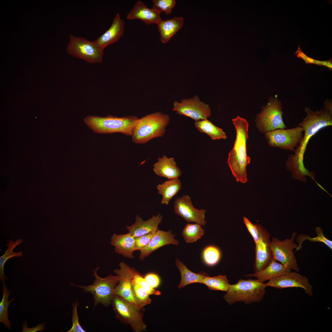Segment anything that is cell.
<instances>
[{
  "mask_svg": "<svg viewBox=\"0 0 332 332\" xmlns=\"http://www.w3.org/2000/svg\"><path fill=\"white\" fill-rule=\"evenodd\" d=\"M306 117L298 126L304 130L303 137L299 145L290 155L286 164L287 169L292 173L300 175L307 171L303 163V157L310 139L322 129L332 125V113L324 109L314 112L307 107L305 108Z\"/></svg>",
  "mask_w": 332,
  "mask_h": 332,
  "instance_id": "cell-1",
  "label": "cell"
},
{
  "mask_svg": "<svg viewBox=\"0 0 332 332\" xmlns=\"http://www.w3.org/2000/svg\"><path fill=\"white\" fill-rule=\"evenodd\" d=\"M232 121L235 128L236 137L233 148L228 154L227 162L236 181L245 183L247 181L246 167L251 162L246 147L248 123L239 116Z\"/></svg>",
  "mask_w": 332,
  "mask_h": 332,
  "instance_id": "cell-2",
  "label": "cell"
},
{
  "mask_svg": "<svg viewBox=\"0 0 332 332\" xmlns=\"http://www.w3.org/2000/svg\"><path fill=\"white\" fill-rule=\"evenodd\" d=\"M169 122L168 115L160 112L139 118L131 136L132 142L143 144L153 138L162 137Z\"/></svg>",
  "mask_w": 332,
  "mask_h": 332,
  "instance_id": "cell-3",
  "label": "cell"
},
{
  "mask_svg": "<svg viewBox=\"0 0 332 332\" xmlns=\"http://www.w3.org/2000/svg\"><path fill=\"white\" fill-rule=\"evenodd\" d=\"M139 118L134 116L119 117L108 115L102 117L89 116L84 121L94 132L99 134L120 132L131 136L134 127Z\"/></svg>",
  "mask_w": 332,
  "mask_h": 332,
  "instance_id": "cell-4",
  "label": "cell"
},
{
  "mask_svg": "<svg viewBox=\"0 0 332 332\" xmlns=\"http://www.w3.org/2000/svg\"><path fill=\"white\" fill-rule=\"evenodd\" d=\"M266 288L264 283L257 279H241L237 283L230 285L223 298L231 305L238 302L246 304L259 302L265 294Z\"/></svg>",
  "mask_w": 332,
  "mask_h": 332,
  "instance_id": "cell-5",
  "label": "cell"
},
{
  "mask_svg": "<svg viewBox=\"0 0 332 332\" xmlns=\"http://www.w3.org/2000/svg\"><path fill=\"white\" fill-rule=\"evenodd\" d=\"M99 268L98 267L93 271L95 280L92 284L81 286L70 283L71 286L79 287L83 289L84 292L91 294L93 296L94 307L99 304L107 307L111 304L114 295V289L118 283L119 277L116 275H109L102 278L97 274Z\"/></svg>",
  "mask_w": 332,
  "mask_h": 332,
  "instance_id": "cell-6",
  "label": "cell"
},
{
  "mask_svg": "<svg viewBox=\"0 0 332 332\" xmlns=\"http://www.w3.org/2000/svg\"><path fill=\"white\" fill-rule=\"evenodd\" d=\"M282 105L277 97H270L268 103L258 113L256 119V126L262 133L279 129H286L283 120Z\"/></svg>",
  "mask_w": 332,
  "mask_h": 332,
  "instance_id": "cell-7",
  "label": "cell"
},
{
  "mask_svg": "<svg viewBox=\"0 0 332 332\" xmlns=\"http://www.w3.org/2000/svg\"><path fill=\"white\" fill-rule=\"evenodd\" d=\"M66 50L72 56L92 63L101 62L104 55V49L95 41H90L71 34Z\"/></svg>",
  "mask_w": 332,
  "mask_h": 332,
  "instance_id": "cell-8",
  "label": "cell"
},
{
  "mask_svg": "<svg viewBox=\"0 0 332 332\" xmlns=\"http://www.w3.org/2000/svg\"><path fill=\"white\" fill-rule=\"evenodd\" d=\"M111 304L116 316L121 322L129 324L135 332L146 330L140 311L141 308L116 295L113 296Z\"/></svg>",
  "mask_w": 332,
  "mask_h": 332,
  "instance_id": "cell-9",
  "label": "cell"
},
{
  "mask_svg": "<svg viewBox=\"0 0 332 332\" xmlns=\"http://www.w3.org/2000/svg\"><path fill=\"white\" fill-rule=\"evenodd\" d=\"M297 234L296 232H294L290 238L282 240L274 237L271 240L270 247L273 259L279 261L288 269L298 272L300 269L293 252V250L298 247L294 242Z\"/></svg>",
  "mask_w": 332,
  "mask_h": 332,
  "instance_id": "cell-10",
  "label": "cell"
},
{
  "mask_svg": "<svg viewBox=\"0 0 332 332\" xmlns=\"http://www.w3.org/2000/svg\"><path fill=\"white\" fill-rule=\"evenodd\" d=\"M304 130L298 126L290 129H279L264 133L268 145L283 149L294 151L303 136Z\"/></svg>",
  "mask_w": 332,
  "mask_h": 332,
  "instance_id": "cell-11",
  "label": "cell"
},
{
  "mask_svg": "<svg viewBox=\"0 0 332 332\" xmlns=\"http://www.w3.org/2000/svg\"><path fill=\"white\" fill-rule=\"evenodd\" d=\"M173 110L179 115L189 117L196 121L207 119L211 114L209 105L200 101L197 95L189 99H182L180 102L175 101Z\"/></svg>",
  "mask_w": 332,
  "mask_h": 332,
  "instance_id": "cell-12",
  "label": "cell"
},
{
  "mask_svg": "<svg viewBox=\"0 0 332 332\" xmlns=\"http://www.w3.org/2000/svg\"><path fill=\"white\" fill-rule=\"evenodd\" d=\"M265 287H272L277 289L288 288H300L310 296L313 295V287L309 279L296 271H291L278 276L264 283Z\"/></svg>",
  "mask_w": 332,
  "mask_h": 332,
  "instance_id": "cell-13",
  "label": "cell"
},
{
  "mask_svg": "<svg viewBox=\"0 0 332 332\" xmlns=\"http://www.w3.org/2000/svg\"><path fill=\"white\" fill-rule=\"evenodd\" d=\"M259 240L255 244V258L254 265L255 272L260 271L266 267L273 259L270 247V235L266 229L256 224Z\"/></svg>",
  "mask_w": 332,
  "mask_h": 332,
  "instance_id": "cell-14",
  "label": "cell"
},
{
  "mask_svg": "<svg viewBox=\"0 0 332 332\" xmlns=\"http://www.w3.org/2000/svg\"><path fill=\"white\" fill-rule=\"evenodd\" d=\"M174 203V212L186 221L196 222L203 226L206 223L205 220L206 210L195 208L188 195H184L176 199Z\"/></svg>",
  "mask_w": 332,
  "mask_h": 332,
  "instance_id": "cell-15",
  "label": "cell"
},
{
  "mask_svg": "<svg viewBox=\"0 0 332 332\" xmlns=\"http://www.w3.org/2000/svg\"><path fill=\"white\" fill-rule=\"evenodd\" d=\"M119 269H115L114 271L119 277L118 283L114 289V295L138 306L133 297L132 288L131 281L134 269L123 262L119 263Z\"/></svg>",
  "mask_w": 332,
  "mask_h": 332,
  "instance_id": "cell-16",
  "label": "cell"
},
{
  "mask_svg": "<svg viewBox=\"0 0 332 332\" xmlns=\"http://www.w3.org/2000/svg\"><path fill=\"white\" fill-rule=\"evenodd\" d=\"M175 237V235L171 230L166 231L158 229L148 244L140 251V259L143 260L153 251L164 246L170 244L178 245L179 242L174 238Z\"/></svg>",
  "mask_w": 332,
  "mask_h": 332,
  "instance_id": "cell-17",
  "label": "cell"
},
{
  "mask_svg": "<svg viewBox=\"0 0 332 332\" xmlns=\"http://www.w3.org/2000/svg\"><path fill=\"white\" fill-rule=\"evenodd\" d=\"M162 218V216L159 214L155 216L153 215L148 219L144 221L137 215L135 223L130 226H127L126 228L128 232L134 237L156 232L158 229V226Z\"/></svg>",
  "mask_w": 332,
  "mask_h": 332,
  "instance_id": "cell-18",
  "label": "cell"
},
{
  "mask_svg": "<svg viewBox=\"0 0 332 332\" xmlns=\"http://www.w3.org/2000/svg\"><path fill=\"white\" fill-rule=\"evenodd\" d=\"M161 12L153 8H148L140 1L136 2L133 8L128 14L127 18L128 20L139 19L147 25L157 24L161 19Z\"/></svg>",
  "mask_w": 332,
  "mask_h": 332,
  "instance_id": "cell-19",
  "label": "cell"
},
{
  "mask_svg": "<svg viewBox=\"0 0 332 332\" xmlns=\"http://www.w3.org/2000/svg\"><path fill=\"white\" fill-rule=\"evenodd\" d=\"M124 22L117 13L110 28L95 40L104 49L105 47L118 40L122 36L124 29Z\"/></svg>",
  "mask_w": 332,
  "mask_h": 332,
  "instance_id": "cell-20",
  "label": "cell"
},
{
  "mask_svg": "<svg viewBox=\"0 0 332 332\" xmlns=\"http://www.w3.org/2000/svg\"><path fill=\"white\" fill-rule=\"evenodd\" d=\"M110 244L114 247L117 253L130 259L134 258L135 239L129 233L119 235L113 234L111 238Z\"/></svg>",
  "mask_w": 332,
  "mask_h": 332,
  "instance_id": "cell-21",
  "label": "cell"
},
{
  "mask_svg": "<svg viewBox=\"0 0 332 332\" xmlns=\"http://www.w3.org/2000/svg\"><path fill=\"white\" fill-rule=\"evenodd\" d=\"M158 161L154 164L153 170L159 176L171 180L179 178L182 172L177 166L174 159L168 158L165 155L158 158Z\"/></svg>",
  "mask_w": 332,
  "mask_h": 332,
  "instance_id": "cell-22",
  "label": "cell"
},
{
  "mask_svg": "<svg viewBox=\"0 0 332 332\" xmlns=\"http://www.w3.org/2000/svg\"><path fill=\"white\" fill-rule=\"evenodd\" d=\"M184 19L181 17H175L166 20H161L157 24L160 34V40L163 43L168 42L181 28Z\"/></svg>",
  "mask_w": 332,
  "mask_h": 332,
  "instance_id": "cell-23",
  "label": "cell"
},
{
  "mask_svg": "<svg viewBox=\"0 0 332 332\" xmlns=\"http://www.w3.org/2000/svg\"><path fill=\"white\" fill-rule=\"evenodd\" d=\"M291 270L285 267L281 263L273 259L264 269L258 272L245 275L246 277H253L263 283L278 276L282 275Z\"/></svg>",
  "mask_w": 332,
  "mask_h": 332,
  "instance_id": "cell-24",
  "label": "cell"
},
{
  "mask_svg": "<svg viewBox=\"0 0 332 332\" xmlns=\"http://www.w3.org/2000/svg\"><path fill=\"white\" fill-rule=\"evenodd\" d=\"M158 193L161 195V203L168 205L170 200L181 190L182 184L179 178L168 180L157 186Z\"/></svg>",
  "mask_w": 332,
  "mask_h": 332,
  "instance_id": "cell-25",
  "label": "cell"
},
{
  "mask_svg": "<svg viewBox=\"0 0 332 332\" xmlns=\"http://www.w3.org/2000/svg\"><path fill=\"white\" fill-rule=\"evenodd\" d=\"M175 264L179 269L181 274L180 282L178 286L179 289H180L186 286L194 283H202L204 278L208 276L204 273L196 274L188 269L184 263L177 259Z\"/></svg>",
  "mask_w": 332,
  "mask_h": 332,
  "instance_id": "cell-26",
  "label": "cell"
},
{
  "mask_svg": "<svg viewBox=\"0 0 332 332\" xmlns=\"http://www.w3.org/2000/svg\"><path fill=\"white\" fill-rule=\"evenodd\" d=\"M195 125L199 132L207 134L212 140L227 138V135L223 129L215 125L207 119L196 121Z\"/></svg>",
  "mask_w": 332,
  "mask_h": 332,
  "instance_id": "cell-27",
  "label": "cell"
},
{
  "mask_svg": "<svg viewBox=\"0 0 332 332\" xmlns=\"http://www.w3.org/2000/svg\"><path fill=\"white\" fill-rule=\"evenodd\" d=\"M23 241V239H19L15 241L12 240H9L6 245L7 249L4 251V253L0 257V280L2 283H4L5 279H8L5 275L4 265L6 262L11 258L22 256L23 253L22 251L13 252V251L16 246L21 244Z\"/></svg>",
  "mask_w": 332,
  "mask_h": 332,
  "instance_id": "cell-28",
  "label": "cell"
},
{
  "mask_svg": "<svg viewBox=\"0 0 332 332\" xmlns=\"http://www.w3.org/2000/svg\"><path fill=\"white\" fill-rule=\"evenodd\" d=\"M3 284L2 297L0 303V322L3 323L5 327L10 330L11 328V325L9 318L8 308L14 298L8 300L11 292L8 290L5 283Z\"/></svg>",
  "mask_w": 332,
  "mask_h": 332,
  "instance_id": "cell-29",
  "label": "cell"
},
{
  "mask_svg": "<svg viewBox=\"0 0 332 332\" xmlns=\"http://www.w3.org/2000/svg\"><path fill=\"white\" fill-rule=\"evenodd\" d=\"M202 283L206 285L209 289L226 292L231 285L226 276L221 275L213 277L207 276L204 278Z\"/></svg>",
  "mask_w": 332,
  "mask_h": 332,
  "instance_id": "cell-30",
  "label": "cell"
},
{
  "mask_svg": "<svg viewBox=\"0 0 332 332\" xmlns=\"http://www.w3.org/2000/svg\"><path fill=\"white\" fill-rule=\"evenodd\" d=\"M201 225L196 223H187L182 232V235L187 243H193L200 239L204 234Z\"/></svg>",
  "mask_w": 332,
  "mask_h": 332,
  "instance_id": "cell-31",
  "label": "cell"
},
{
  "mask_svg": "<svg viewBox=\"0 0 332 332\" xmlns=\"http://www.w3.org/2000/svg\"><path fill=\"white\" fill-rule=\"evenodd\" d=\"M315 232L317 235L315 237L311 238L308 235H298L297 238V241L298 244L296 251L299 250L301 248L303 242L306 240L313 242L322 243L332 250V241L325 236L322 229L319 227H316L315 228Z\"/></svg>",
  "mask_w": 332,
  "mask_h": 332,
  "instance_id": "cell-32",
  "label": "cell"
},
{
  "mask_svg": "<svg viewBox=\"0 0 332 332\" xmlns=\"http://www.w3.org/2000/svg\"><path fill=\"white\" fill-rule=\"evenodd\" d=\"M131 284L133 297L138 306L142 309L144 306L151 303V300L149 297V295L132 279Z\"/></svg>",
  "mask_w": 332,
  "mask_h": 332,
  "instance_id": "cell-33",
  "label": "cell"
},
{
  "mask_svg": "<svg viewBox=\"0 0 332 332\" xmlns=\"http://www.w3.org/2000/svg\"><path fill=\"white\" fill-rule=\"evenodd\" d=\"M221 254L219 249L213 246L206 247L203 252V258L205 263L209 266H213L220 260Z\"/></svg>",
  "mask_w": 332,
  "mask_h": 332,
  "instance_id": "cell-34",
  "label": "cell"
},
{
  "mask_svg": "<svg viewBox=\"0 0 332 332\" xmlns=\"http://www.w3.org/2000/svg\"><path fill=\"white\" fill-rule=\"evenodd\" d=\"M132 279L145 290L149 295H158L161 294L160 291L152 287L146 281L144 277L134 269L133 272Z\"/></svg>",
  "mask_w": 332,
  "mask_h": 332,
  "instance_id": "cell-35",
  "label": "cell"
},
{
  "mask_svg": "<svg viewBox=\"0 0 332 332\" xmlns=\"http://www.w3.org/2000/svg\"><path fill=\"white\" fill-rule=\"evenodd\" d=\"M152 8H155L161 13L164 12L167 14H170L176 4L174 0H153Z\"/></svg>",
  "mask_w": 332,
  "mask_h": 332,
  "instance_id": "cell-36",
  "label": "cell"
},
{
  "mask_svg": "<svg viewBox=\"0 0 332 332\" xmlns=\"http://www.w3.org/2000/svg\"><path fill=\"white\" fill-rule=\"evenodd\" d=\"M79 305L77 300L74 303L72 304L73 309H72V325L71 328L67 332H85V330L83 329L80 325L79 322V318L77 313V307Z\"/></svg>",
  "mask_w": 332,
  "mask_h": 332,
  "instance_id": "cell-37",
  "label": "cell"
},
{
  "mask_svg": "<svg viewBox=\"0 0 332 332\" xmlns=\"http://www.w3.org/2000/svg\"><path fill=\"white\" fill-rule=\"evenodd\" d=\"M156 232L151 233L140 236L135 237L136 244L135 250L140 251L142 248L146 246L155 235Z\"/></svg>",
  "mask_w": 332,
  "mask_h": 332,
  "instance_id": "cell-38",
  "label": "cell"
},
{
  "mask_svg": "<svg viewBox=\"0 0 332 332\" xmlns=\"http://www.w3.org/2000/svg\"><path fill=\"white\" fill-rule=\"evenodd\" d=\"M243 220L247 230L253 238L255 243H256L259 240V234L256 224H253L245 217H243Z\"/></svg>",
  "mask_w": 332,
  "mask_h": 332,
  "instance_id": "cell-39",
  "label": "cell"
},
{
  "mask_svg": "<svg viewBox=\"0 0 332 332\" xmlns=\"http://www.w3.org/2000/svg\"><path fill=\"white\" fill-rule=\"evenodd\" d=\"M144 278L149 285L153 288L158 287L160 284L159 277L155 274L148 273L144 276Z\"/></svg>",
  "mask_w": 332,
  "mask_h": 332,
  "instance_id": "cell-40",
  "label": "cell"
},
{
  "mask_svg": "<svg viewBox=\"0 0 332 332\" xmlns=\"http://www.w3.org/2000/svg\"><path fill=\"white\" fill-rule=\"evenodd\" d=\"M26 321L24 322L22 324V332H35L37 331H42L45 329V322L42 324H39L34 327L29 328L27 326Z\"/></svg>",
  "mask_w": 332,
  "mask_h": 332,
  "instance_id": "cell-41",
  "label": "cell"
},
{
  "mask_svg": "<svg viewBox=\"0 0 332 332\" xmlns=\"http://www.w3.org/2000/svg\"><path fill=\"white\" fill-rule=\"evenodd\" d=\"M324 109L332 113V102L331 100L327 99L324 103Z\"/></svg>",
  "mask_w": 332,
  "mask_h": 332,
  "instance_id": "cell-42",
  "label": "cell"
}]
</instances>
